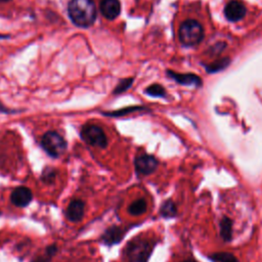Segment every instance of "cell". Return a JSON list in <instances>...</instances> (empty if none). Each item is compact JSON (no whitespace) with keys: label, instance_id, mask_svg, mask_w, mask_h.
Returning <instances> with one entry per match:
<instances>
[{"label":"cell","instance_id":"cell-6","mask_svg":"<svg viewBox=\"0 0 262 262\" xmlns=\"http://www.w3.org/2000/svg\"><path fill=\"white\" fill-rule=\"evenodd\" d=\"M158 160L151 155H140L135 158L134 166L135 171L139 175H148L151 174L158 167Z\"/></svg>","mask_w":262,"mask_h":262},{"label":"cell","instance_id":"cell-14","mask_svg":"<svg viewBox=\"0 0 262 262\" xmlns=\"http://www.w3.org/2000/svg\"><path fill=\"white\" fill-rule=\"evenodd\" d=\"M141 110H144V107L142 106H139V105H133V106H127V107H123V108H120V110H116V111H113V112H104L103 115L104 116H107V117H124L126 115H129L133 112H137V111H141Z\"/></svg>","mask_w":262,"mask_h":262},{"label":"cell","instance_id":"cell-4","mask_svg":"<svg viewBox=\"0 0 262 262\" xmlns=\"http://www.w3.org/2000/svg\"><path fill=\"white\" fill-rule=\"evenodd\" d=\"M80 136L84 142L91 146L104 148L107 145V137L104 131L97 125L86 124L82 127Z\"/></svg>","mask_w":262,"mask_h":262},{"label":"cell","instance_id":"cell-19","mask_svg":"<svg viewBox=\"0 0 262 262\" xmlns=\"http://www.w3.org/2000/svg\"><path fill=\"white\" fill-rule=\"evenodd\" d=\"M144 93L152 97H164L166 95V90L160 84H151L145 88Z\"/></svg>","mask_w":262,"mask_h":262},{"label":"cell","instance_id":"cell-17","mask_svg":"<svg viewBox=\"0 0 262 262\" xmlns=\"http://www.w3.org/2000/svg\"><path fill=\"white\" fill-rule=\"evenodd\" d=\"M133 82H134V78H132V77L121 79L119 81V83L117 84V86L115 87V89L113 90V94L118 95V94L124 93L125 91H127L131 87Z\"/></svg>","mask_w":262,"mask_h":262},{"label":"cell","instance_id":"cell-10","mask_svg":"<svg viewBox=\"0 0 262 262\" xmlns=\"http://www.w3.org/2000/svg\"><path fill=\"white\" fill-rule=\"evenodd\" d=\"M167 75L175 80L177 83L181 84V85H193V86H200L202 84V80L199 76L193 75V74H180V73H175L173 71H167Z\"/></svg>","mask_w":262,"mask_h":262},{"label":"cell","instance_id":"cell-16","mask_svg":"<svg viewBox=\"0 0 262 262\" xmlns=\"http://www.w3.org/2000/svg\"><path fill=\"white\" fill-rule=\"evenodd\" d=\"M229 62H230V59L227 57H224L219 60L213 61L210 64H207L206 70L208 73H216V72H219V71L225 69L229 64Z\"/></svg>","mask_w":262,"mask_h":262},{"label":"cell","instance_id":"cell-2","mask_svg":"<svg viewBox=\"0 0 262 262\" xmlns=\"http://www.w3.org/2000/svg\"><path fill=\"white\" fill-rule=\"evenodd\" d=\"M178 37L179 41L185 46L196 45L204 38L203 27L194 19L184 20L179 27Z\"/></svg>","mask_w":262,"mask_h":262},{"label":"cell","instance_id":"cell-9","mask_svg":"<svg viewBox=\"0 0 262 262\" xmlns=\"http://www.w3.org/2000/svg\"><path fill=\"white\" fill-rule=\"evenodd\" d=\"M99 9L105 18L113 20L121 13L120 0H100Z\"/></svg>","mask_w":262,"mask_h":262},{"label":"cell","instance_id":"cell-23","mask_svg":"<svg viewBox=\"0 0 262 262\" xmlns=\"http://www.w3.org/2000/svg\"><path fill=\"white\" fill-rule=\"evenodd\" d=\"M18 111H14V110H11V108H8L7 106H5L1 101H0V113H5V114H13V113H16Z\"/></svg>","mask_w":262,"mask_h":262},{"label":"cell","instance_id":"cell-13","mask_svg":"<svg viewBox=\"0 0 262 262\" xmlns=\"http://www.w3.org/2000/svg\"><path fill=\"white\" fill-rule=\"evenodd\" d=\"M220 234L221 237L228 242L232 236V222L228 217H223L220 221Z\"/></svg>","mask_w":262,"mask_h":262},{"label":"cell","instance_id":"cell-26","mask_svg":"<svg viewBox=\"0 0 262 262\" xmlns=\"http://www.w3.org/2000/svg\"><path fill=\"white\" fill-rule=\"evenodd\" d=\"M8 1H10V0H0V2H8Z\"/></svg>","mask_w":262,"mask_h":262},{"label":"cell","instance_id":"cell-21","mask_svg":"<svg viewBox=\"0 0 262 262\" xmlns=\"http://www.w3.org/2000/svg\"><path fill=\"white\" fill-rule=\"evenodd\" d=\"M211 258L217 262H238L237 259L230 253H216Z\"/></svg>","mask_w":262,"mask_h":262},{"label":"cell","instance_id":"cell-25","mask_svg":"<svg viewBox=\"0 0 262 262\" xmlns=\"http://www.w3.org/2000/svg\"><path fill=\"white\" fill-rule=\"evenodd\" d=\"M182 262H198V261H195V260H193V259H188V260H184V261H182Z\"/></svg>","mask_w":262,"mask_h":262},{"label":"cell","instance_id":"cell-7","mask_svg":"<svg viewBox=\"0 0 262 262\" xmlns=\"http://www.w3.org/2000/svg\"><path fill=\"white\" fill-rule=\"evenodd\" d=\"M246 12L247 9L245 5L237 0L229 1L224 7V15L230 21H237L242 19L246 15Z\"/></svg>","mask_w":262,"mask_h":262},{"label":"cell","instance_id":"cell-3","mask_svg":"<svg viewBox=\"0 0 262 262\" xmlns=\"http://www.w3.org/2000/svg\"><path fill=\"white\" fill-rule=\"evenodd\" d=\"M41 146L50 157L58 158L67 149V141L56 131H47L42 136Z\"/></svg>","mask_w":262,"mask_h":262},{"label":"cell","instance_id":"cell-24","mask_svg":"<svg viewBox=\"0 0 262 262\" xmlns=\"http://www.w3.org/2000/svg\"><path fill=\"white\" fill-rule=\"evenodd\" d=\"M5 38H9V36H8V35H2V34H0V39H5Z\"/></svg>","mask_w":262,"mask_h":262},{"label":"cell","instance_id":"cell-18","mask_svg":"<svg viewBox=\"0 0 262 262\" xmlns=\"http://www.w3.org/2000/svg\"><path fill=\"white\" fill-rule=\"evenodd\" d=\"M160 212H161L162 216H164L166 218H171L176 215L177 209H176L175 204L171 200H168V201L164 202V204L161 207Z\"/></svg>","mask_w":262,"mask_h":262},{"label":"cell","instance_id":"cell-22","mask_svg":"<svg viewBox=\"0 0 262 262\" xmlns=\"http://www.w3.org/2000/svg\"><path fill=\"white\" fill-rule=\"evenodd\" d=\"M55 175H56V172L53 168L51 167H46L44 170H43V173L41 175V179L46 182V183H51L54 178H55Z\"/></svg>","mask_w":262,"mask_h":262},{"label":"cell","instance_id":"cell-8","mask_svg":"<svg viewBox=\"0 0 262 262\" xmlns=\"http://www.w3.org/2000/svg\"><path fill=\"white\" fill-rule=\"evenodd\" d=\"M32 198H33V194H32L31 189L26 186L15 187L10 194V200H11L12 204L16 207L28 206L31 203Z\"/></svg>","mask_w":262,"mask_h":262},{"label":"cell","instance_id":"cell-5","mask_svg":"<svg viewBox=\"0 0 262 262\" xmlns=\"http://www.w3.org/2000/svg\"><path fill=\"white\" fill-rule=\"evenodd\" d=\"M152 244L143 239L133 241L127 249L128 262H147L152 251Z\"/></svg>","mask_w":262,"mask_h":262},{"label":"cell","instance_id":"cell-20","mask_svg":"<svg viewBox=\"0 0 262 262\" xmlns=\"http://www.w3.org/2000/svg\"><path fill=\"white\" fill-rule=\"evenodd\" d=\"M57 251V248L55 245H51L46 249V253L43 256L37 257L36 259H34L32 262H50L51 257L55 254V252Z\"/></svg>","mask_w":262,"mask_h":262},{"label":"cell","instance_id":"cell-1","mask_svg":"<svg viewBox=\"0 0 262 262\" xmlns=\"http://www.w3.org/2000/svg\"><path fill=\"white\" fill-rule=\"evenodd\" d=\"M68 13L73 24L80 28L92 26L97 15L94 0H70Z\"/></svg>","mask_w":262,"mask_h":262},{"label":"cell","instance_id":"cell-12","mask_svg":"<svg viewBox=\"0 0 262 262\" xmlns=\"http://www.w3.org/2000/svg\"><path fill=\"white\" fill-rule=\"evenodd\" d=\"M122 236H123V233L121 232L120 228L112 227L105 231V233L102 236V239L105 244L113 245L120 242L122 239Z\"/></svg>","mask_w":262,"mask_h":262},{"label":"cell","instance_id":"cell-11","mask_svg":"<svg viewBox=\"0 0 262 262\" xmlns=\"http://www.w3.org/2000/svg\"><path fill=\"white\" fill-rule=\"evenodd\" d=\"M84 210H85L84 203L80 200H74L69 204L66 211V215L70 221L77 222L83 218Z\"/></svg>","mask_w":262,"mask_h":262},{"label":"cell","instance_id":"cell-15","mask_svg":"<svg viewBox=\"0 0 262 262\" xmlns=\"http://www.w3.org/2000/svg\"><path fill=\"white\" fill-rule=\"evenodd\" d=\"M146 208H147V205H146L145 200L138 199L129 206L128 211L131 215H141V214L145 213Z\"/></svg>","mask_w":262,"mask_h":262}]
</instances>
